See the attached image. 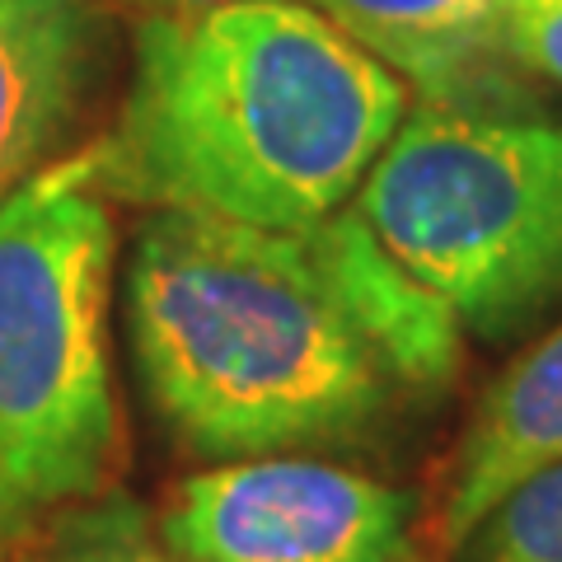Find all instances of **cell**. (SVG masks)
<instances>
[{
	"mask_svg": "<svg viewBox=\"0 0 562 562\" xmlns=\"http://www.w3.org/2000/svg\"><path fill=\"white\" fill-rule=\"evenodd\" d=\"M506 47L520 70L562 85V0H512Z\"/></svg>",
	"mask_w": 562,
	"mask_h": 562,
	"instance_id": "12",
	"label": "cell"
},
{
	"mask_svg": "<svg viewBox=\"0 0 562 562\" xmlns=\"http://www.w3.org/2000/svg\"><path fill=\"white\" fill-rule=\"evenodd\" d=\"M408 117V85L305 0H231L136 29L103 198L310 231L357 198Z\"/></svg>",
	"mask_w": 562,
	"mask_h": 562,
	"instance_id": "1",
	"label": "cell"
},
{
	"mask_svg": "<svg viewBox=\"0 0 562 562\" xmlns=\"http://www.w3.org/2000/svg\"><path fill=\"white\" fill-rule=\"evenodd\" d=\"M351 206L473 338L562 305V122L417 103Z\"/></svg>",
	"mask_w": 562,
	"mask_h": 562,
	"instance_id": "4",
	"label": "cell"
},
{
	"mask_svg": "<svg viewBox=\"0 0 562 562\" xmlns=\"http://www.w3.org/2000/svg\"><path fill=\"white\" fill-rule=\"evenodd\" d=\"M460 562H562V460L520 479L454 549Z\"/></svg>",
	"mask_w": 562,
	"mask_h": 562,
	"instance_id": "11",
	"label": "cell"
},
{
	"mask_svg": "<svg viewBox=\"0 0 562 562\" xmlns=\"http://www.w3.org/2000/svg\"><path fill=\"white\" fill-rule=\"evenodd\" d=\"M357 47L384 61L417 103L512 113L520 103L506 47L512 0H305Z\"/></svg>",
	"mask_w": 562,
	"mask_h": 562,
	"instance_id": "7",
	"label": "cell"
},
{
	"mask_svg": "<svg viewBox=\"0 0 562 562\" xmlns=\"http://www.w3.org/2000/svg\"><path fill=\"white\" fill-rule=\"evenodd\" d=\"M562 460V324L483 390L454 446L431 535L454 553L464 535L535 469Z\"/></svg>",
	"mask_w": 562,
	"mask_h": 562,
	"instance_id": "9",
	"label": "cell"
},
{
	"mask_svg": "<svg viewBox=\"0 0 562 562\" xmlns=\"http://www.w3.org/2000/svg\"><path fill=\"white\" fill-rule=\"evenodd\" d=\"M122 5H132L146 14V20H155V14H202V10L231 5V0H122Z\"/></svg>",
	"mask_w": 562,
	"mask_h": 562,
	"instance_id": "13",
	"label": "cell"
},
{
	"mask_svg": "<svg viewBox=\"0 0 562 562\" xmlns=\"http://www.w3.org/2000/svg\"><path fill=\"white\" fill-rule=\"evenodd\" d=\"M24 539V562H183L146 506L113 487L90 502L61 506Z\"/></svg>",
	"mask_w": 562,
	"mask_h": 562,
	"instance_id": "10",
	"label": "cell"
},
{
	"mask_svg": "<svg viewBox=\"0 0 562 562\" xmlns=\"http://www.w3.org/2000/svg\"><path fill=\"white\" fill-rule=\"evenodd\" d=\"M301 235L347 319L371 342L398 390L422 398L446 394L464 361V328L454 310L384 249L351 202Z\"/></svg>",
	"mask_w": 562,
	"mask_h": 562,
	"instance_id": "8",
	"label": "cell"
},
{
	"mask_svg": "<svg viewBox=\"0 0 562 562\" xmlns=\"http://www.w3.org/2000/svg\"><path fill=\"white\" fill-rule=\"evenodd\" d=\"M109 286L113 211L94 155H66L0 206V543L117 473Z\"/></svg>",
	"mask_w": 562,
	"mask_h": 562,
	"instance_id": "3",
	"label": "cell"
},
{
	"mask_svg": "<svg viewBox=\"0 0 562 562\" xmlns=\"http://www.w3.org/2000/svg\"><path fill=\"white\" fill-rule=\"evenodd\" d=\"M127 338L169 436L216 464L366 441L398 390L301 231L150 211Z\"/></svg>",
	"mask_w": 562,
	"mask_h": 562,
	"instance_id": "2",
	"label": "cell"
},
{
	"mask_svg": "<svg viewBox=\"0 0 562 562\" xmlns=\"http://www.w3.org/2000/svg\"><path fill=\"white\" fill-rule=\"evenodd\" d=\"M155 525L183 562H422L413 492L301 450L188 473Z\"/></svg>",
	"mask_w": 562,
	"mask_h": 562,
	"instance_id": "5",
	"label": "cell"
},
{
	"mask_svg": "<svg viewBox=\"0 0 562 562\" xmlns=\"http://www.w3.org/2000/svg\"><path fill=\"white\" fill-rule=\"evenodd\" d=\"M94 0H0V206L52 169L99 85Z\"/></svg>",
	"mask_w": 562,
	"mask_h": 562,
	"instance_id": "6",
	"label": "cell"
}]
</instances>
